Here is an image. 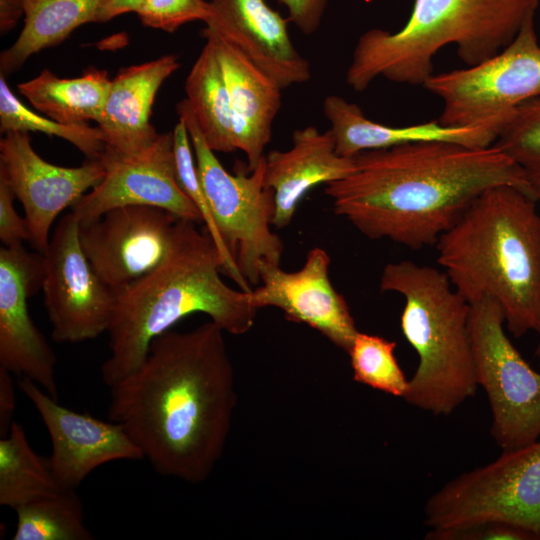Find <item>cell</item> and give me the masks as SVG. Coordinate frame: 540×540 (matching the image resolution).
Segmentation results:
<instances>
[{
	"instance_id": "obj_1",
	"label": "cell",
	"mask_w": 540,
	"mask_h": 540,
	"mask_svg": "<svg viewBox=\"0 0 540 540\" xmlns=\"http://www.w3.org/2000/svg\"><path fill=\"white\" fill-rule=\"evenodd\" d=\"M224 330L213 321L157 336L110 388L108 418L163 476L198 484L222 456L236 405Z\"/></svg>"
},
{
	"instance_id": "obj_2",
	"label": "cell",
	"mask_w": 540,
	"mask_h": 540,
	"mask_svg": "<svg viewBox=\"0 0 540 540\" xmlns=\"http://www.w3.org/2000/svg\"><path fill=\"white\" fill-rule=\"evenodd\" d=\"M353 158L355 170L325 186L335 214L369 239L411 249L435 245L490 188L509 185L536 198L521 167L495 145L416 142Z\"/></svg>"
},
{
	"instance_id": "obj_3",
	"label": "cell",
	"mask_w": 540,
	"mask_h": 540,
	"mask_svg": "<svg viewBox=\"0 0 540 540\" xmlns=\"http://www.w3.org/2000/svg\"><path fill=\"white\" fill-rule=\"evenodd\" d=\"M219 250L196 222L179 218L169 249L150 273L115 292L108 329L110 354L101 377L110 387L144 361L152 341L193 313H204L224 332L242 335L254 325L258 309L250 291L221 278Z\"/></svg>"
},
{
	"instance_id": "obj_4",
	"label": "cell",
	"mask_w": 540,
	"mask_h": 540,
	"mask_svg": "<svg viewBox=\"0 0 540 540\" xmlns=\"http://www.w3.org/2000/svg\"><path fill=\"white\" fill-rule=\"evenodd\" d=\"M538 200L509 185L488 189L436 242L437 262L472 304L491 297L507 330L540 334V213Z\"/></svg>"
},
{
	"instance_id": "obj_5",
	"label": "cell",
	"mask_w": 540,
	"mask_h": 540,
	"mask_svg": "<svg viewBox=\"0 0 540 540\" xmlns=\"http://www.w3.org/2000/svg\"><path fill=\"white\" fill-rule=\"evenodd\" d=\"M540 0H415L407 23L395 33L373 28L354 47L346 82L357 92L375 79L422 85L433 75V57L455 44L473 66L491 58L535 15Z\"/></svg>"
},
{
	"instance_id": "obj_6",
	"label": "cell",
	"mask_w": 540,
	"mask_h": 540,
	"mask_svg": "<svg viewBox=\"0 0 540 540\" xmlns=\"http://www.w3.org/2000/svg\"><path fill=\"white\" fill-rule=\"evenodd\" d=\"M380 289L404 297L401 330L419 358L403 399L433 415H450L478 387L470 304L444 271L410 260L388 263Z\"/></svg>"
},
{
	"instance_id": "obj_7",
	"label": "cell",
	"mask_w": 540,
	"mask_h": 540,
	"mask_svg": "<svg viewBox=\"0 0 540 540\" xmlns=\"http://www.w3.org/2000/svg\"><path fill=\"white\" fill-rule=\"evenodd\" d=\"M187 126L198 175L220 236L239 272L257 285L262 263L280 265L284 244L271 230L274 192L264 183L265 155L247 172L229 173L208 146L188 99L176 106Z\"/></svg>"
},
{
	"instance_id": "obj_8",
	"label": "cell",
	"mask_w": 540,
	"mask_h": 540,
	"mask_svg": "<svg viewBox=\"0 0 540 540\" xmlns=\"http://www.w3.org/2000/svg\"><path fill=\"white\" fill-rule=\"evenodd\" d=\"M492 521L517 525L540 540L539 440L459 474L424 506L426 536Z\"/></svg>"
},
{
	"instance_id": "obj_9",
	"label": "cell",
	"mask_w": 540,
	"mask_h": 540,
	"mask_svg": "<svg viewBox=\"0 0 540 540\" xmlns=\"http://www.w3.org/2000/svg\"><path fill=\"white\" fill-rule=\"evenodd\" d=\"M534 17L491 58L427 79L423 87L443 101L438 119L442 125L501 130L517 106L540 97V45Z\"/></svg>"
},
{
	"instance_id": "obj_10",
	"label": "cell",
	"mask_w": 540,
	"mask_h": 540,
	"mask_svg": "<svg viewBox=\"0 0 540 540\" xmlns=\"http://www.w3.org/2000/svg\"><path fill=\"white\" fill-rule=\"evenodd\" d=\"M504 325L502 308L493 298L470 304L476 378L490 403V432L503 451H511L540 437V373L515 348Z\"/></svg>"
},
{
	"instance_id": "obj_11",
	"label": "cell",
	"mask_w": 540,
	"mask_h": 540,
	"mask_svg": "<svg viewBox=\"0 0 540 540\" xmlns=\"http://www.w3.org/2000/svg\"><path fill=\"white\" fill-rule=\"evenodd\" d=\"M44 255V306L58 343H79L108 332L115 292L96 274L79 241V221L65 214Z\"/></svg>"
},
{
	"instance_id": "obj_12",
	"label": "cell",
	"mask_w": 540,
	"mask_h": 540,
	"mask_svg": "<svg viewBox=\"0 0 540 540\" xmlns=\"http://www.w3.org/2000/svg\"><path fill=\"white\" fill-rule=\"evenodd\" d=\"M99 158L105 166L104 178L71 207L79 224L128 205L157 207L179 218L202 222L180 186L172 132L159 134L153 145L140 154L125 155L106 145Z\"/></svg>"
},
{
	"instance_id": "obj_13",
	"label": "cell",
	"mask_w": 540,
	"mask_h": 540,
	"mask_svg": "<svg viewBox=\"0 0 540 540\" xmlns=\"http://www.w3.org/2000/svg\"><path fill=\"white\" fill-rule=\"evenodd\" d=\"M179 217L157 207L128 205L79 224L81 248L99 278L120 290L165 257Z\"/></svg>"
},
{
	"instance_id": "obj_14",
	"label": "cell",
	"mask_w": 540,
	"mask_h": 540,
	"mask_svg": "<svg viewBox=\"0 0 540 540\" xmlns=\"http://www.w3.org/2000/svg\"><path fill=\"white\" fill-rule=\"evenodd\" d=\"M0 171L23 206L30 243L42 254L58 216L105 176L100 158L86 159L77 167L54 165L35 152L28 133L16 131L0 140Z\"/></svg>"
},
{
	"instance_id": "obj_15",
	"label": "cell",
	"mask_w": 540,
	"mask_h": 540,
	"mask_svg": "<svg viewBox=\"0 0 540 540\" xmlns=\"http://www.w3.org/2000/svg\"><path fill=\"white\" fill-rule=\"evenodd\" d=\"M44 255L23 245L0 248V366L58 400L56 356L34 324L28 299L42 289Z\"/></svg>"
},
{
	"instance_id": "obj_16",
	"label": "cell",
	"mask_w": 540,
	"mask_h": 540,
	"mask_svg": "<svg viewBox=\"0 0 540 540\" xmlns=\"http://www.w3.org/2000/svg\"><path fill=\"white\" fill-rule=\"evenodd\" d=\"M19 388L48 431L51 454L47 459L61 488L76 490L92 471L106 463L144 459L120 424L62 406L29 378L22 377Z\"/></svg>"
},
{
	"instance_id": "obj_17",
	"label": "cell",
	"mask_w": 540,
	"mask_h": 540,
	"mask_svg": "<svg viewBox=\"0 0 540 540\" xmlns=\"http://www.w3.org/2000/svg\"><path fill=\"white\" fill-rule=\"evenodd\" d=\"M329 266L328 253L319 247L311 249L303 266L293 272L262 263L260 285L250 291V299L258 310L276 307L287 320L314 328L348 352L358 330L347 301L330 281Z\"/></svg>"
},
{
	"instance_id": "obj_18",
	"label": "cell",
	"mask_w": 540,
	"mask_h": 540,
	"mask_svg": "<svg viewBox=\"0 0 540 540\" xmlns=\"http://www.w3.org/2000/svg\"><path fill=\"white\" fill-rule=\"evenodd\" d=\"M206 27L238 47L281 89L311 78L310 62L295 48L288 20L265 0H210Z\"/></svg>"
},
{
	"instance_id": "obj_19",
	"label": "cell",
	"mask_w": 540,
	"mask_h": 540,
	"mask_svg": "<svg viewBox=\"0 0 540 540\" xmlns=\"http://www.w3.org/2000/svg\"><path fill=\"white\" fill-rule=\"evenodd\" d=\"M201 35L211 42L220 62L229 93L236 150L246 155L247 171H252L271 140L282 89L234 44L207 27Z\"/></svg>"
},
{
	"instance_id": "obj_20",
	"label": "cell",
	"mask_w": 540,
	"mask_h": 540,
	"mask_svg": "<svg viewBox=\"0 0 540 540\" xmlns=\"http://www.w3.org/2000/svg\"><path fill=\"white\" fill-rule=\"evenodd\" d=\"M354 170V158L337 153L329 129L321 132L307 126L294 130L289 149L265 155L264 183L274 192L272 225L278 229L288 226L309 190L343 179Z\"/></svg>"
},
{
	"instance_id": "obj_21",
	"label": "cell",
	"mask_w": 540,
	"mask_h": 540,
	"mask_svg": "<svg viewBox=\"0 0 540 540\" xmlns=\"http://www.w3.org/2000/svg\"><path fill=\"white\" fill-rule=\"evenodd\" d=\"M178 68L177 57L167 54L119 70L97 123L107 146L136 155L153 145L159 133L150 123L152 105L160 86Z\"/></svg>"
},
{
	"instance_id": "obj_22",
	"label": "cell",
	"mask_w": 540,
	"mask_h": 540,
	"mask_svg": "<svg viewBox=\"0 0 540 540\" xmlns=\"http://www.w3.org/2000/svg\"><path fill=\"white\" fill-rule=\"evenodd\" d=\"M322 108L330 123L336 151L346 157L363 151L427 141L488 147L495 143L500 132L492 126H444L438 120L403 127L388 126L368 119L357 104L338 95L326 96Z\"/></svg>"
},
{
	"instance_id": "obj_23",
	"label": "cell",
	"mask_w": 540,
	"mask_h": 540,
	"mask_svg": "<svg viewBox=\"0 0 540 540\" xmlns=\"http://www.w3.org/2000/svg\"><path fill=\"white\" fill-rule=\"evenodd\" d=\"M106 70L89 67L76 78H60L48 69L20 83L18 92L39 112L66 125L99 122L110 90Z\"/></svg>"
},
{
	"instance_id": "obj_24",
	"label": "cell",
	"mask_w": 540,
	"mask_h": 540,
	"mask_svg": "<svg viewBox=\"0 0 540 540\" xmlns=\"http://www.w3.org/2000/svg\"><path fill=\"white\" fill-rule=\"evenodd\" d=\"M109 0H23L24 26L0 55V74L7 76L33 54L62 43L79 26L96 22Z\"/></svg>"
},
{
	"instance_id": "obj_25",
	"label": "cell",
	"mask_w": 540,
	"mask_h": 540,
	"mask_svg": "<svg viewBox=\"0 0 540 540\" xmlns=\"http://www.w3.org/2000/svg\"><path fill=\"white\" fill-rule=\"evenodd\" d=\"M185 91L208 146L214 152L235 151L229 93L220 62L208 40L187 75Z\"/></svg>"
},
{
	"instance_id": "obj_26",
	"label": "cell",
	"mask_w": 540,
	"mask_h": 540,
	"mask_svg": "<svg viewBox=\"0 0 540 540\" xmlns=\"http://www.w3.org/2000/svg\"><path fill=\"white\" fill-rule=\"evenodd\" d=\"M61 490L48 459L34 451L22 425L14 421L0 438V505L15 510Z\"/></svg>"
},
{
	"instance_id": "obj_27",
	"label": "cell",
	"mask_w": 540,
	"mask_h": 540,
	"mask_svg": "<svg viewBox=\"0 0 540 540\" xmlns=\"http://www.w3.org/2000/svg\"><path fill=\"white\" fill-rule=\"evenodd\" d=\"M13 540H92L85 524L84 508L76 490L60 492L15 509Z\"/></svg>"
},
{
	"instance_id": "obj_28",
	"label": "cell",
	"mask_w": 540,
	"mask_h": 540,
	"mask_svg": "<svg viewBox=\"0 0 540 540\" xmlns=\"http://www.w3.org/2000/svg\"><path fill=\"white\" fill-rule=\"evenodd\" d=\"M0 131L3 134L16 131L56 136L73 144L87 159L99 158L106 148L97 126L62 124L26 107L11 91L3 74H0Z\"/></svg>"
},
{
	"instance_id": "obj_29",
	"label": "cell",
	"mask_w": 540,
	"mask_h": 540,
	"mask_svg": "<svg viewBox=\"0 0 540 540\" xmlns=\"http://www.w3.org/2000/svg\"><path fill=\"white\" fill-rule=\"evenodd\" d=\"M396 343L377 335L359 332L349 351L353 379L373 389L403 398L406 379L394 355Z\"/></svg>"
},
{
	"instance_id": "obj_30",
	"label": "cell",
	"mask_w": 540,
	"mask_h": 540,
	"mask_svg": "<svg viewBox=\"0 0 540 540\" xmlns=\"http://www.w3.org/2000/svg\"><path fill=\"white\" fill-rule=\"evenodd\" d=\"M172 133L176 171L180 186L199 212L202 222L205 223V230L215 242L222 258L223 272L227 274L240 289L251 291V286L239 272L236 262L226 248L216 226L208 199L198 175L188 129L182 118H179Z\"/></svg>"
},
{
	"instance_id": "obj_31",
	"label": "cell",
	"mask_w": 540,
	"mask_h": 540,
	"mask_svg": "<svg viewBox=\"0 0 540 540\" xmlns=\"http://www.w3.org/2000/svg\"><path fill=\"white\" fill-rule=\"evenodd\" d=\"M512 158L540 198V97L515 108L493 144Z\"/></svg>"
},
{
	"instance_id": "obj_32",
	"label": "cell",
	"mask_w": 540,
	"mask_h": 540,
	"mask_svg": "<svg viewBox=\"0 0 540 540\" xmlns=\"http://www.w3.org/2000/svg\"><path fill=\"white\" fill-rule=\"evenodd\" d=\"M136 14L143 25L171 33L189 22L206 23L212 10L206 0H143Z\"/></svg>"
},
{
	"instance_id": "obj_33",
	"label": "cell",
	"mask_w": 540,
	"mask_h": 540,
	"mask_svg": "<svg viewBox=\"0 0 540 540\" xmlns=\"http://www.w3.org/2000/svg\"><path fill=\"white\" fill-rule=\"evenodd\" d=\"M425 538L430 540H537L524 528L501 521L479 523Z\"/></svg>"
},
{
	"instance_id": "obj_34",
	"label": "cell",
	"mask_w": 540,
	"mask_h": 540,
	"mask_svg": "<svg viewBox=\"0 0 540 540\" xmlns=\"http://www.w3.org/2000/svg\"><path fill=\"white\" fill-rule=\"evenodd\" d=\"M15 199L6 176L0 171V240L5 247L23 245L31 239L25 217L15 209Z\"/></svg>"
},
{
	"instance_id": "obj_35",
	"label": "cell",
	"mask_w": 540,
	"mask_h": 540,
	"mask_svg": "<svg viewBox=\"0 0 540 540\" xmlns=\"http://www.w3.org/2000/svg\"><path fill=\"white\" fill-rule=\"evenodd\" d=\"M288 11V20L305 35L316 32L328 0H277Z\"/></svg>"
},
{
	"instance_id": "obj_36",
	"label": "cell",
	"mask_w": 540,
	"mask_h": 540,
	"mask_svg": "<svg viewBox=\"0 0 540 540\" xmlns=\"http://www.w3.org/2000/svg\"><path fill=\"white\" fill-rule=\"evenodd\" d=\"M11 374L0 366V438L9 433L14 422L16 392Z\"/></svg>"
},
{
	"instance_id": "obj_37",
	"label": "cell",
	"mask_w": 540,
	"mask_h": 540,
	"mask_svg": "<svg viewBox=\"0 0 540 540\" xmlns=\"http://www.w3.org/2000/svg\"><path fill=\"white\" fill-rule=\"evenodd\" d=\"M22 16H24L23 0H0L1 35L14 29Z\"/></svg>"
},
{
	"instance_id": "obj_38",
	"label": "cell",
	"mask_w": 540,
	"mask_h": 540,
	"mask_svg": "<svg viewBox=\"0 0 540 540\" xmlns=\"http://www.w3.org/2000/svg\"><path fill=\"white\" fill-rule=\"evenodd\" d=\"M143 0H109L97 15L96 22H106L122 14L135 12Z\"/></svg>"
},
{
	"instance_id": "obj_39",
	"label": "cell",
	"mask_w": 540,
	"mask_h": 540,
	"mask_svg": "<svg viewBox=\"0 0 540 540\" xmlns=\"http://www.w3.org/2000/svg\"><path fill=\"white\" fill-rule=\"evenodd\" d=\"M538 201L540 202V198H539ZM539 336H540V334H539ZM535 355L540 357V337H539L538 345H537L536 350H535Z\"/></svg>"
}]
</instances>
